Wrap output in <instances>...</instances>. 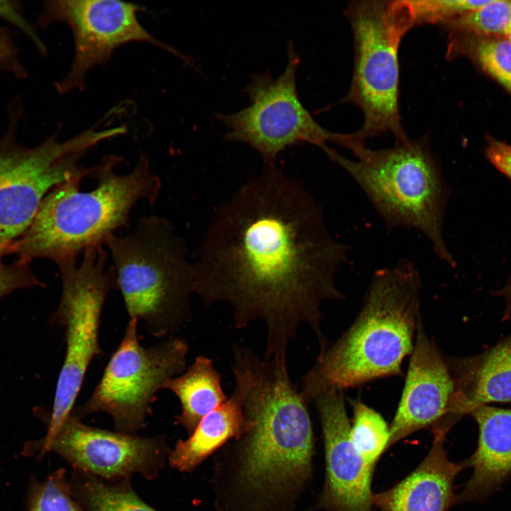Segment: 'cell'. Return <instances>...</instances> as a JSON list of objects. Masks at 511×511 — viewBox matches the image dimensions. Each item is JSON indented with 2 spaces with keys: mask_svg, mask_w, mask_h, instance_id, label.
<instances>
[{
  "mask_svg": "<svg viewBox=\"0 0 511 511\" xmlns=\"http://www.w3.org/2000/svg\"><path fill=\"white\" fill-rule=\"evenodd\" d=\"M349 256L307 189L264 165L216 211L192 261L193 293L230 307L238 329L261 322L264 358L286 357L302 324L327 341L322 307L344 299L336 279Z\"/></svg>",
  "mask_w": 511,
  "mask_h": 511,
  "instance_id": "cell-1",
  "label": "cell"
},
{
  "mask_svg": "<svg viewBox=\"0 0 511 511\" xmlns=\"http://www.w3.org/2000/svg\"><path fill=\"white\" fill-rule=\"evenodd\" d=\"M235 391L244 419L241 434L214 457L216 511H297L313 477L314 436L307 404L286 358L233 348Z\"/></svg>",
  "mask_w": 511,
  "mask_h": 511,
  "instance_id": "cell-2",
  "label": "cell"
},
{
  "mask_svg": "<svg viewBox=\"0 0 511 511\" xmlns=\"http://www.w3.org/2000/svg\"><path fill=\"white\" fill-rule=\"evenodd\" d=\"M421 290L419 273L408 258L377 270L355 320L336 341L319 348L302 378L300 391L308 402L329 390L400 375L422 320Z\"/></svg>",
  "mask_w": 511,
  "mask_h": 511,
  "instance_id": "cell-3",
  "label": "cell"
},
{
  "mask_svg": "<svg viewBox=\"0 0 511 511\" xmlns=\"http://www.w3.org/2000/svg\"><path fill=\"white\" fill-rule=\"evenodd\" d=\"M122 158L107 155L92 167L94 189L82 191L83 177L54 187L43 199L30 226L12 243L9 254L28 263L36 258L58 263L77 259L92 248L104 247L109 238L129 226L131 212L141 200L154 204L161 181L141 153L132 170L119 174Z\"/></svg>",
  "mask_w": 511,
  "mask_h": 511,
  "instance_id": "cell-4",
  "label": "cell"
},
{
  "mask_svg": "<svg viewBox=\"0 0 511 511\" xmlns=\"http://www.w3.org/2000/svg\"><path fill=\"white\" fill-rule=\"evenodd\" d=\"M337 145L355 159L329 145L322 150L357 184L388 232L406 229L421 233L438 258L456 267L443 234L450 190L428 142L408 138L390 148L372 149L351 133H341Z\"/></svg>",
  "mask_w": 511,
  "mask_h": 511,
  "instance_id": "cell-5",
  "label": "cell"
},
{
  "mask_svg": "<svg viewBox=\"0 0 511 511\" xmlns=\"http://www.w3.org/2000/svg\"><path fill=\"white\" fill-rule=\"evenodd\" d=\"M106 246L130 318L156 338L173 334L192 319V263L168 220L143 216L130 232L114 234Z\"/></svg>",
  "mask_w": 511,
  "mask_h": 511,
  "instance_id": "cell-6",
  "label": "cell"
},
{
  "mask_svg": "<svg viewBox=\"0 0 511 511\" xmlns=\"http://www.w3.org/2000/svg\"><path fill=\"white\" fill-rule=\"evenodd\" d=\"M7 113V125L0 133V241L11 245L26 232L54 187L74 177H89L91 167L81 165L79 160L111 138L112 132L90 128L63 141L55 133L28 146L17 136L23 115L19 97L11 99Z\"/></svg>",
  "mask_w": 511,
  "mask_h": 511,
  "instance_id": "cell-7",
  "label": "cell"
},
{
  "mask_svg": "<svg viewBox=\"0 0 511 511\" xmlns=\"http://www.w3.org/2000/svg\"><path fill=\"white\" fill-rule=\"evenodd\" d=\"M346 17L351 27L354 67L344 101L358 106L363 123L351 135L363 141L390 132L396 141L408 138L400 121L398 52L413 28L405 0L353 1Z\"/></svg>",
  "mask_w": 511,
  "mask_h": 511,
  "instance_id": "cell-8",
  "label": "cell"
},
{
  "mask_svg": "<svg viewBox=\"0 0 511 511\" xmlns=\"http://www.w3.org/2000/svg\"><path fill=\"white\" fill-rule=\"evenodd\" d=\"M79 263L57 264L62 292L55 319L65 329V354L57 381L46 434V445L72 412L88 368L102 353L99 342L100 317L105 300L116 288V275L104 247L89 248Z\"/></svg>",
  "mask_w": 511,
  "mask_h": 511,
  "instance_id": "cell-9",
  "label": "cell"
},
{
  "mask_svg": "<svg viewBox=\"0 0 511 511\" xmlns=\"http://www.w3.org/2000/svg\"><path fill=\"white\" fill-rule=\"evenodd\" d=\"M138 322L130 318L123 337L110 357L89 398L73 410L79 419L95 412L109 414L116 432L136 434L145 427L151 404L165 383L184 372L187 342L176 336L145 348Z\"/></svg>",
  "mask_w": 511,
  "mask_h": 511,
  "instance_id": "cell-10",
  "label": "cell"
},
{
  "mask_svg": "<svg viewBox=\"0 0 511 511\" xmlns=\"http://www.w3.org/2000/svg\"><path fill=\"white\" fill-rule=\"evenodd\" d=\"M300 58L292 42L287 45V62L274 77L269 70L251 75L246 87L250 104L231 114H216L226 128V140L249 145L261 155L264 165H275L287 148L309 143L322 150L335 143L338 133L321 126L302 104L297 88Z\"/></svg>",
  "mask_w": 511,
  "mask_h": 511,
  "instance_id": "cell-11",
  "label": "cell"
},
{
  "mask_svg": "<svg viewBox=\"0 0 511 511\" xmlns=\"http://www.w3.org/2000/svg\"><path fill=\"white\" fill-rule=\"evenodd\" d=\"M143 9L139 5L117 0L44 1L36 26L67 24L74 39L70 69L65 77L54 83L56 91L65 94L74 89L82 90L90 69L104 64L116 49L131 42L153 44L193 65L189 57L143 28L137 16Z\"/></svg>",
  "mask_w": 511,
  "mask_h": 511,
  "instance_id": "cell-12",
  "label": "cell"
},
{
  "mask_svg": "<svg viewBox=\"0 0 511 511\" xmlns=\"http://www.w3.org/2000/svg\"><path fill=\"white\" fill-rule=\"evenodd\" d=\"M40 451L41 454L53 451L75 469L116 481L134 474L148 480L157 478L171 449L165 435L141 437L93 427L72 411Z\"/></svg>",
  "mask_w": 511,
  "mask_h": 511,
  "instance_id": "cell-13",
  "label": "cell"
},
{
  "mask_svg": "<svg viewBox=\"0 0 511 511\" xmlns=\"http://www.w3.org/2000/svg\"><path fill=\"white\" fill-rule=\"evenodd\" d=\"M320 420L325 456V479L310 510L372 511L374 467L361 457L350 438L351 424L344 391L329 390L313 400Z\"/></svg>",
  "mask_w": 511,
  "mask_h": 511,
  "instance_id": "cell-14",
  "label": "cell"
},
{
  "mask_svg": "<svg viewBox=\"0 0 511 511\" xmlns=\"http://www.w3.org/2000/svg\"><path fill=\"white\" fill-rule=\"evenodd\" d=\"M454 394L447 358L428 336L421 320L401 398L389 427L388 448L414 432L448 421Z\"/></svg>",
  "mask_w": 511,
  "mask_h": 511,
  "instance_id": "cell-15",
  "label": "cell"
},
{
  "mask_svg": "<svg viewBox=\"0 0 511 511\" xmlns=\"http://www.w3.org/2000/svg\"><path fill=\"white\" fill-rule=\"evenodd\" d=\"M449 431L444 426L432 429V446L421 463L392 488L373 495L378 511H448L455 503L454 480L468 464L449 460L444 449Z\"/></svg>",
  "mask_w": 511,
  "mask_h": 511,
  "instance_id": "cell-16",
  "label": "cell"
},
{
  "mask_svg": "<svg viewBox=\"0 0 511 511\" xmlns=\"http://www.w3.org/2000/svg\"><path fill=\"white\" fill-rule=\"evenodd\" d=\"M447 361L455 385L450 417L456 421L479 406L511 401V335L476 356Z\"/></svg>",
  "mask_w": 511,
  "mask_h": 511,
  "instance_id": "cell-17",
  "label": "cell"
},
{
  "mask_svg": "<svg viewBox=\"0 0 511 511\" xmlns=\"http://www.w3.org/2000/svg\"><path fill=\"white\" fill-rule=\"evenodd\" d=\"M470 414L478 426V446L466 460L473 473L457 503L483 499L511 475V410L484 405Z\"/></svg>",
  "mask_w": 511,
  "mask_h": 511,
  "instance_id": "cell-18",
  "label": "cell"
},
{
  "mask_svg": "<svg viewBox=\"0 0 511 511\" xmlns=\"http://www.w3.org/2000/svg\"><path fill=\"white\" fill-rule=\"evenodd\" d=\"M244 419L238 395L235 391L219 407L207 414L185 440L178 441L168 456L170 466L181 472H192L210 455L238 437Z\"/></svg>",
  "mask_w": 511,
  "mask_h": 511,
  "instance_id": "cell-19",
  "label": "cell"
},
{
  "mask_svg": "<svg viewBox=\"0 0 511 511\" xmlns=\"http://www.w3.org/2000/svg\"><path fill=\"white\" fill-rule=\"evenodd\" d=\"M163 389L173 392L180 404L175 424L189 436L199 422L228 398L221 385V374L213 361L199 355L181 374L167 380Z\"/></svg>",
  "mask_w": 511,
  "mask_h": 511,
  "instance_id": "cell-20",
  "label": "cell"
},
{
  "mask_svg": "<svg viewBox=\"0 0 511 511\" xmlns=\"http://www.w3.org/2000/svg\"><path fill=\"white\" fill-rule=\"evenodd\" d=\"M446 56L468 58L511 95V43L505 36L449 32Z\"/></svg>",
  "mask_w": 511,
  "mask_h": 511,
  "instance_id": "cell-21",
  "label": "cell"
},
{
  "mask_svg": "<svg viewBox=\"0 0 511 511\" xmlns=\"http://www.w3.org/2000/svg\"><path fill=\"white\" fill-rule=\"evenodd\" d=\"M69 482L86 511H157L134 492L130 479L109 481L73 468Z\"/></svg>",
  "mask_w": 511,
  "mask_h": 511,
  "instance_id": "cell-22",
  "label": "cell"
},
{
  "mask_svg": "<svg viewBox=\"0 0 511 511\" xmlns=\"http://www.w3.org/2000/svg\"><path fill=\"white\" fill-rule=\"evenodd\" d=\"M353 411L350 438L353 446L368 464L375 466L388 449L390 429L383 417L360 400H351Z\"/></svg>",
  "mask_w": 511,
  "mask_h": 511,
  "instance_id": "cell-23",
  "label": "cell"
},
{
  "mask_svg": "<svg viewBox=\"0 0 511 511\" xmlns=\"http://www.w3.org/2000/svg\"><path fill=\"white\" fill-rule=\"evenodd\" d=\"M511 25V0H490L444 25L449 32L504 36Z\"/></svg>",
  "mask_w": 511,
  "mask_h": 511,
  "instance_id": "cell-24",
  "label": "cell"
},
{
  "mask_svg": "<svg viewBox=\"0 0 511 511\" xmlns=\"http://www.w3.org/2000/svg\"><path fill=\"white\" fill-rule=\"evenodd\" d=\"M28 507V511H86L73 495L64 468L31 483Z\"/></svg>",
  "mask_w": 511,
  "mask_h": 511,
  "instance_id": "cell-25",
  "label": "cell"
},
{
  "mask_svg": "<svg viewBox=\"0 0 511 511\" xmlns=\"http://www.w3.org/2000/svg\"><path fill=\"white\" fill-rule=\"evenodd\" d=\"M490 1L406 0V4L413 27L422 24H440L443 26L469 11L485 6Z\"/></svg>",
  "mask_w": 511,
  "mask_h": 511,
  "instance_id": "cell-26",
  "label": "cell"
},
{
  "mask_svg": "<svg viewBox=\"0 0 511 511\" xmlns=\"http://www.w3.org/2000/svg\"><path fill=\"white\" fill-rule=\"evenodd\" d=\"M9 245L0 241V298L26 287L43 285L28 267V263L17 260L6 263L3 257L8 255Z\"/></svg>",
  "mask_w": 511,
  "mask_h": 511,
  "instance_id": "cell-27",
  "label": "cell"
},
{
  "mask_svg": "<svg viewBox=\"0 0 511 511\" xmlns=\"http://www.w3.org/2000/svg\"><path fill=\"white\" fill-rule=\"evenodd\" d=\"M0 74L17 79H27L28 73L21 59L20 50L9 29L0 25Z\"/></svg>",
  "mask_w": 511,
  "mask_h": 511,
  "instance_id": "cell-28",
  "label": "cell"
},
{
  "mask_svg": "<svg viewBox=\"0 0 511 511\" xmlns=\"http://www.w3.org/2000/svg\"><path fill=\"white\" fill-rule=\"evenodd\" d=\"M0 18L23 33L42 55L47 53L46 46L24 15L21 4L16 1H0Z\"/></svg>",
  "mask_w": 511,
  "mask_h": 511,
  "instance_id": "cell-29",
  "label": "cell"
},
{
  "mask_svg": "<svg viewBox=\"0 0 511 511\" xmlns=\"http://www.w3.org/2000/svg\"><path fill=\"white\" fill-rule=\"evenodd\" d=\"M485 155L489 162L511 180V145L486 136Z\"/></svg>",
  "mask_w": 511,
  "mask_h": 511,
  "instance_id": "cell-30",
  "label": "cell"
},
{
  "mask_svg": "<svg viewBox=\"0 0 511 511\" xmlns=\"http://www.w3.org/2000/svg\"><path fill=\"white\" fill-rule=\"evenodd\" d=\"M495 295L504 298L506 304L504 319L510 317L511 313V278L501 290L497 291Z\"/></svg>",
  "mask_w": 511,
  "mask_h": 511,
  "instance_id": "cell-31",
  "label": "cell"
},
{
  "mask_svg": "<svg viewBox=\"0 0 511 511\" xmlns=\"http://www.w3.org/2000/svg\"><path fill=\"white\" fill-rule=\"evenodd\" d=\"M504 36L511 43V25L507 29Z\"/></svg>",
  "mask_w": 511,
  "mask_h": 511,
  "instance_id": "cell-32",
  "label": "cell"
}]
</instances>
